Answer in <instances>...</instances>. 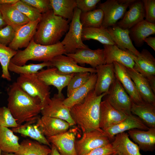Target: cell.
I'll return each mask as SVG.
<instances>
[{"mask_svg":"<svg viewBox=\"0 0 155 155\" xmlns=\"http://www.w3.org/2000/svg\"><path fill=\"white\" fill-rule=\"evenodd\" d=\"M7 107L19 125L38 115L43 107L39 98L33 97L14 82L7 89Z\"/></svg>","mask_w":155,"mask_h":155,"instance_id":"6da1fadb","label":"cell"},{"mask_svg":"<svg viewBox=\"0 0 155 155\" xmlns=\"http://www.w3.org/2000/svg\"><path fill=\"white\" fill-rule=\"evenodd\" d=\"M94 90L82 102L70 108L72 119L83 133L95 130H103L99 127L100 105L102 98L107 94L97 95Z\"/></svg>","mask_w":155,"mask_h":155,"instance_id":"7a4b0ae2","label":"cell"},{"mask_svg":"<svg viewBox=\"0 0 155 155\" xmlns=\"http://www.w3.org/2000/svg\"><path fill=\"white\" fill-rule=\"evenodd\" d=\"M68 20L55 15L52 9L42 14L33 37L36 43L50 45L60 42L67 32Z\"/></svg>","mask_w":155,"mask_h":155,"instance_id":"3957f363","label":"cell"},{"mask_svg":"<svg viewBox=\"0 0 155 155\" xmlns=\"http://www.w3.org/2000/svg\"><path fill=\"white\" fill-rule=\"evenodd\" d=\"M33 38L26 48L17 51L11 60V62L18 66H22L29 60L51 62L56 57L66 54L61 42L52 45H45L36 43Z\"/></svg>","mask_w":155,"mask_h":155,"instance_id":"277c9868","label":"cell"},{"mask_svg":"<svg viewBox=\"0 0 155 155\" xmlns=\"http://www.w3.org/2000/svg\"><path fill=\"white\" fill-rule=\"evenodd\" d=\"M81 13L79 9L77 7L75 8L68 30L61 42L66 54L73 53L79 49L88 47L83 43L82 39L83 26L80 19Z\"/></svg>","mask_w":155,"mask_h":155,"instance_id":"5b68a950","label":"cell"},{"mask_svg":"<svg viewBox=\"0 0 155 155\" xmlns=\"http://www.w3.org/2000/svg\"><path fill=\"white\" fill-rule=\"evenodd\" d=\"M135 0H107L100 4L104 17L101 27L104 28L115 25L123 16L127 9Z\"/></svg>","mask_w":155,"mask_h":155,"instance_id":"8992f818","label":"cell"},{"mask_svg":"<svg viewBox=\"0 0 155 155\" xmlns=\"http://www.w3.org/2000/svg\"><path fill=\"white\" fill-rule=\"evenodd\" d=\"M16 82L31 96L39 98L43 104L50 98V86L40 79L36 74H20Z\"/></svg>","mask_w":155,"mask_h":155,"instance_id":"52a82bcc","label":"cell"},{"mask_svg":"<svg viewBox=\"0 0 155 155\" xmlns=\"http://www.w3.org/2000/svg\"><path fill=\"white\" fill-rule=\"evenodd\" d=\"M65 97L63 94L59 96L55 94L43 104L40 113L42 116L59 119L67 122L71 126L75 123L72 119L70 108L63 103Z\"/></svg>","mask_w":155,"mask_h":155,"instance_id":"ba28073f","label":"cell"},{"mask_svg":"<svg viewBox=\"0 0 155 155\" xmlns=\"http://www.w3.org/2000/svg\"><path fill=\"white\" fill-rule=\"evenodd\" d=\"M131 53L135 63L133 69L141 74L148 80L155 93L154 57L146 49H143L137 56L135 55L131 52Z\"/></svg>","mask_w":155,"mask_h":155,"instance_id":"9c48e42d","label":"cell"},{"mask_svg":"<svg viewBox=\"0 0 155 155\" xmlns=\"http://www.w3.org/2000/svg\"><path fill=\"white\" fill-rule=\"evenodd\" d=\"M103 130H94L83 133L80 139L75 141L77 155H84L96 148L110 143Z\"/></svg>","mask_w":155,"mask_h":155,"instance_id":"30bf717a","label":"cell"},{"mask_svg":"<svg viewBox=\"0 0 155 155\" xmlns=\"http://www.w3.org/2000/svg\"><path fill=\"white\" fill-rule=\"evenodd\" d=\"M106 96V99L115 109L127 115L131 114V108L132 101L116 78Z\"/></svg>","mask_w":155,"mask_h":155,"instance_id":"8fae6325","label":"cell"},{"mask_svg":"<svg viewBox=\"0 0 155 155\" xmlns=\"http://www.w3.org/2000/svg\"><path fill=\"white\" fill-rule=\"evenodd\" d=\"M74 74L61 73L55 67H48L45 69H43L36 74L38 77L46 85L49 86L52 85L55 87L58 90V94L60 96L63 95V89L67 86Z\"/></svg>","mask_w":155,"mask_h":155,"instance_id":"7c38bea8","label":"cell"},{"mask_svg":"<svg viewBox=\"0 0 155 155\" xmlns=\"http://www.w3.org/2000/svg\"><path fill=\"white\" fill-rule=\"evenodd\" d=\"M77 128H73L64 133L46 138L55 146L61 155H77L75 147Z\"/></svg>","mask_w":155,"mask_h":155,"instance_id":"4fadbf2b","label":"cell"},{"mask_svg":"<svg viewBox=\"0 0 155 155\" xmlns=\"http://www.w3.org/2000/svg\"><path fill=\"white\" fill-rule=\"evenodd\" d=\"M65 55L71 57L77 64H89L93 68L105 64L103 49L92 50L88 47L79 49L73 53Z\"/></svg>","mask_w":155,"mask_h":155,"instance_id":"5bb4252c","label":"cell"},{"mask_svg":"<svg viewBox=\"0 0 155 155\" xmlns=\"http://www.w3.org/2000/svg\"><path fill=\"white\" fill-rule=\"evenodd\" d=\"M128 115L115 109L105 99L100 103L99 127L102 130L109 128L124 119Z\"/></svg>","mask_w":155,"mask_h":155,"instance_id":"9a60e30c","label":"cell"},{"mask_svg":"<svg viewBox=\"0 0 155 155\" xmlns=\"http://www.w3.org/2000/svg\"><path fill=\"white\" fill-rule=\"evenodd\" d=\"M97 78L94 91L97 95L107 94L116 78L113 63L105 64L96 68Z\"/></svg>","mask_w":155,"mask_h":155,"instance_id":"2e32d148","label":"cell"},{"mask_svg":"<svg viewBox=\"0 0 155 155\" xmlns=\"http://www.w3.org/2000/svg\"><path fill=\"white\" fill-rule=\"evenodd\" d=\"M40 118L38 115L32 118L24 124L13 128L12 131L20 134L23 137H29L42 144L51 147V145L43 135L39 124Z\"/></svg>","mask_w":155,"mask_h":155,"instance_id":"e0dca14e","label":"cell"},{"mask_svg":"<svg viewBox=\"0 0 155 155\" xmlns=\"http://www.w3.org/2000/svg\"><path fill=\"white\" fill-rule=\"evenodd\" d=\"M113 63L116 78L121 83L132 102L137 104L143 102L144 101L134 83L129 75L126 67L117 62Z\"/></svg>","mask_w":155,"mask_h":155,"instance_id":"ac0fdd59","label":"cell"},{"mask_svg":"<svg viewBox=\"0 0 155 155\" xmlns=\"http://www.w3.org/2000/svg\"><path fill=\"white\" fill-rule=\"evenodd\" d=\"M40 20L30 22L16 30L14 38L8 46L16 51L26 48L33 38Z\"/></svg>","mask_w":155,"mask_h":155,"instance_id":"d6986e66","label":"cell"},{"mask_svg":"<svg viewBox=\"0 0 155 155\" xmlns=\"http://www.w3.org/2000/svg\"><path fill=\"white\" fill-rule=\"evenodd\" d=\"M121 20L115 25L123 29H129L136 24L144 20L145 12L143 2L135 0L129 6Z\"/></svg>","mask_w":155,"mask_h":155,"instance_id":"ffe728a7","label":"cell"},{"mask_svg":"<svg viewBox=\"0 0 155 155\" xmlns=\"http://www.w3.org/2000/svg\"><path fill=\"white\" fill-rule=\"evenodd\" d=\"M134 129L146 130L149 128L138 117L131 113L118 123L102 130L109 139H113L117 134Z\"/></svg>","mask_w":155,"mask_h":155,"instance_id":"44dd1931","label":"cell"},{"mask_svg":"<svg viewBox=\"0 0 155 155\" xmlns=\"http://www.w3.org/2000/svg\"><path fill=\"white\" fill-rule=\"evenodd\" d=\"M105 64L117 62L126 67L133 69L135 64L131 52L122 50L115 45H103Z\"/></svg>","mask_w":155,"mask_h":155,"instance_id":"7402d4cb","label":"cell"},{"mask_svg":"<svg viewBox=\"0 0 155 155\" xmlns=\"http://www.w3.org/2000/svg\"><path fill=\"white\" fill-rule=\"evenodd\" d=\"M53 67H55L61 73L69 74L82 72L96 73V68L80 66L71 57L63 55L55 57L51 61Z\"/></svg>","mask_w":155,"mask_h":155,"instance_id":"603a6c76","label":"cell"},{"mask_svg":"<svg viewBox=\"0 0 155 155\" xmlns=\"http://www.w3.org/2000/svg\"><path fill=\"white\" fill-rule=\"evenodd\" d=\"M130 137L144 152H153L155 149V128L146 130L134 129L128 131Z\"/></svg>","mask_w":155,"mask_h":155,"instance_id":"cb8c5ba5","label":"cell"},{"mask_svg":"<svg viewBox=\"0 0 155 155\" xmlns=\"http://www.w3.org/2000/svg\"><path fill=\"white\" fill-rule=\"evenodd\" d=\"M110 36L115 45L120 49L128 50L137 56L140 54L133 45L129 36V30L123 29L115 25L107 28Z\"/></svg>","mask_w":155,"mask_h":155,"instance_id":"d4e9b609","label":"cell"},{"mask_svg":"<svg viewBox=\"0 0 155 155\" xmlns=\"http://www.w3.org/2000/svg\"><path fill=\"white\" fill-rule=\"evenodd\" d=\"M127 71L134 83L143 100L155 106V93L148 80L133 69L126 67Z\"/></svg>","mask_w":155,"mask_h":155,"instance_id":"484cf974","label":"cell"},{"mask_svg":"<svg viewBox=\"0 0 155 155\" xmlns=\"http://www.w3.org/2000/svg\"><path fill=\"white\" fill-rule=\"evenodd\" d=\"M38 122L42 131L46 137L64 133L71 126L64 120L46 116L40 117Z\"/></svg>","mask_w":155,"mask_h":155,"instance_id":"4316f807","label":"cell"},{"mask_svg":"<svg viewBox=\"0 0 155 155\" xmlns=\"http://www.w3.org/2000/svg\"><path fill=\"white\" fill-rule=\"evenodd\" d=\"M111 144L118 155H142L138 146L130 140L127 133L117 134Z\"/></svg>","mask_w":155,"mask_h":155,"instance_id":"83f0119b","label":"cell"},{"mask_svg":"<svg viewBox=\"0 0 155 155\" xmlns=\"http://www.w3.org/2000/svg\"><path fill=\"white\" fill-rule=\"evenodd\" d=\"M0 11L7 25L15 31L30 22L13 5L0 4Z\"/></svg>","mask_w":155,"mask_h":155,"instance_id":"f1b7e54d","label":"cell"},{"mask_svg":"<svg viewBox=\"0 0 155 155\" xmlns=\"http://www.w3.org/2000/svg\"><path fill=\"white\" fill-rule=\"evenodd\" d=\"M129 31L132 41L136 46L141 47L144 45L145 38L155 34V24L148 22L144 19L130 28Z\"/></svg>","mask_w":155,"mask_h":155,"instance_id":"f546056e","label":"cell"},{"mask_svg":"<svg viewBox=\"0 0 155 155\" xmlns=\"http://www.w3.org/2000/svg\"><path fill=\"white\" fill-rule=\"evenodd\" d=\"M97 78L96 73H91L88 81L73 94L63 100L64 104L69 108L82 102L88 94L94 89Z\"/></svg>","mask_w":155,"mask_h":155,"instance_id":"4dcf8cb0","label":"cell"},{"mask_svg":"<svg viewBox=\"0 0 155 155\" xmlns=\"http://www.w3.org/2000/svg\"><path fill=\"white\" fill-rule=\"evenodd\" d=\"M131 112L138 117L149 128H155V106L144 102L132 103Z\"/></svg>","mask_w":155,"mask_h":155,"instance_id":"1f68e13d","label":"cell"},{"mask_svg":"<svg viewBox=\"0 0 155 155\" xmlns=\"http://www.w3.org/2000/svg\"><path fill=\"white\" fill-rule=\"evenodd\" d=\"M51 151L48 146L27 139L20 144L18 151L14 154L16 155H48Z\"/></svg>","mask_w":155,"mask_h":155,"instance_id":"d6a6232c","label":"cell"},{"mask_svg":"<svg viewBox=\"0 0 155 155\" xmlns=\"http://www.w3.org/2000/svg\"><path fill=\"white\" fill-rule=\"evenodd\" d=\"M53 13L55 16L60 17L70 22L76 8V0H50Z\"/></svg>","mask_w":155,"mask_h":155,"instance_id":"836d02e7","label":"cell"},{"mask_svg":"<svg viewBox=\"0 0 155 155\" xmlns=\"http://www.w3.org/2000/svg\"><path fill=\"white\" fill-rule=\"evenodd\" d=\"M8 127L0 126V149L2 152L16 153L20 146L19 137Z\"/></svg>","mask_w":155,"mask_h":155,"instance_id":"e575fe53","label":"cell"},{"mask_svg":"<svg viewBox=\"0 0 155 155\" xmlns=\"http://www.w3.org/2000/svg\"><path fill=\"white\" fill-rule=\"evenodd\" d=\"M82 41L92 39L98 41L103 45H115L107 28L101 26L83 27L82 31Z\"/></svg>","mask_w":155,"mask_h":155,"instance_id":"d590c367","label":"cell"},{"mask_svg":"<svg viewBox=\"0 0 155 155\" xmlns=\"http://www.w3.org/2000/svg\"><path fill=\"white\" fill-rule=\"evenodd\" d=\"M103 17L102 11L98 8L86 12H81L80 19L83 27H99L101 26Z\"/></svg>","mask_w":155,"mask_h":155,"instance_id":"8d00e7d4","label":"cell"},{"mask_svg":"<svg viewBox=\"0 0 155 155\" xmlns=\"http://www.w3.org/2000/svg\"><path fill=\"white\" fill-rule=\"evenodd\" d=\"M45 67H53L51 62H44L38 64L30 63L18 66L10 62L8 69L9 71L19 74H36Z\"/></svg>","mask_w":155,"mask_h":155,"instance_id":"74e56055","label":"cell"},{"mask_svg":"<svg viewBox=\"0 0 155 155\" xmlns=\"http://www.w3.org/2000/svg\"><path fill=\"white\" fill-rule=\"evenodd\" d=\"M17 52L9 46L0 44V63L2 69L1 77L9 81L11 77L8 70V66L11 59Z\"/></svg>","mask_w":155,"mask_h":155,"instance_id":"f35d334b","label":"cell"},{"mask_svg":"<svg viewBox=\"0 0 155 155\" xmlns=\"http://www.w3.org/2000/svg\"><path fill=\"white\" fill-rule=\"evenodd\" d=\"M90 73L82 72L75 73L67 86V95L69 97L83 85L88 80Z\"/></svg>","mask_w":155,"mask_h":155,"instance_id":"ab89813d","label":"cell"},{"mask_svg":"<svg viewBox=\"0 0 155 155\" xmlns=\"http://www.w3.org/2000/svg\"><path fill=\"white\" fill-rule=\"evenodd\" d=\"M13 5L30 21H36L41 17L42 14L37 10L22 0H19Z\"/></svg>","mask_w":155,"mask_h":155,"instance_id":"60d3db41","label":"cell"},{"mask_svg":"<svg viewBox=\"0 0 155 155\" xmlns=\"http://www.w3.org/2000/svg\"><path fill=\"white\" fill-rule=\"evenodd\" d=\"M19 125L7 107H0V126L13 128Z\"/></svg>","mask_w":155,"mask_h":155,"instance_id":"b9f144b4","label":"cell"},{"mask_svg":"<svg viewBox=\"0 0 155 155\" xmlns=\"http://www.w3.org/2000/svg\"><path fill=\"white\" fill-rule=\"evenodd\" d=\"M15 31L10 26L7 25L0 29V44L8 46L14 37Z\"/></svg>","mask_w":155,"mask_h":155,"instance_id":"7bdbcfd3","label":"cell"},{"mask_svg":"<svg viewBox=\"0 0 155 155\" xmlns=\"http://www.w3.org/2000/svg\"><path fill=\"white\" fill-rule=\"evenodd\" d=\"M145 12V19L149 23L155 24V0H142Z\"/></svg>","mask_w":155,"mask_h":155,"instance_id":"ee69618b","label":"cell"},{"mask_svg":"<svg viewBox=\"0 0 155 155\" xmlns=\"http://www.w3.org/2000/svg\"><path fill=\"white\" fill-rule=\"evenodd\" d=\"M37 10L41 14H43L52 9L50 0H22Z\"/></svg>","mask_w":155,"mask_h":155,"instance_id":"f6af8a7d","label":"cell"},{"mask_svg":"<svg viewBox=\"0 0 155 155\" xmlns=\"http://www.w3.org/2000/svg\"><path fill=\"white\" fill-rule=\"evenodd\" d=\"M77 8L82 13L86 12L95 9L100 0H76Z\"/></svg>","mask_w":155,"mask_h":155,"instance_id":"bcb514c9","label":"cell"},{"mask_svg":"<svg viewBox=\"0 0 155 155\" xmlns=\"http://www.w3.org/2000/svg\"><path fill=\"white\" fill-rule=\"evenodd\" d=\"M116 153L111 143L95 148L84 155H111Z\"/></svg>","mask_w":155,"mask_h":155,"instance_id":"7dc6e473","label":"cell"},{"mask_svg":"<svg viewBox=\"0 0 155 155\" xmlns=\"http://www.w3.org/2000/svg\"><path fill=\"white\" fill-rule=\"evenodd\" d=\"M144 42L147 43L153 50L155 51V37L148 36L144 40Z\"/></svg>","mask_w":155,"mask_h":155,"instance_id":"c3c4849f","label":"cell"},{"mask_svg":"<svg viewBox=\"0 0 155 155\" xmlns=\"http://www.w3.org/2000/svg\"><path fill=\"white\" fill-rule=\"evenodd\" d=\"M19 0H0V4L13 5L17 3Z\"/></svg>","mask_w":155,"mask_h":155,"instance_id":"681fc988","label":"cell"},{"mask_svg":"<svg viewBox=\"0 0 155 155\" xmlns=\"http://www.w3.org/2000/svg\"><path fill=\"white\" fill-rule=\"evenodd\" d=\"M51 152L48 155H61L55 146L53 144H51Z\"/></svg>","mask_w":155,"mask_h":155,"instance_id":"f907efd6","label":"cell"},{"mask_svg":"<svg viewBox=\"0 0 155 155\" xmlns=\"http://www.w3.org/2000/svg\"><path fill=\"white\" fill-rule=\"evenodd\" d=\"M7 25L0 11V29L2 28Z\"/></svg>","mask_w":155,"mask_h":155,"instance_id":"816d5d0a","label":"cell"},{"mask_svg":"<svg viewBox=\"0 0 155 155\" xmlns=\"http://www.w3.org/2000/svg\"><path fill=\"white\" fill-rule=\"evenodd\" d=\"M1 155H16L14 153H8L4 152H2Z\"/></svg>","mask_w":155,"mask_h":155,"instance_id":"f5cc1de1","label":"cell"},{"mask_svg":"<svg viewBox=\"0 0 155 155\" xmlns=\"http://www.w3.org/2000/svg\"><path fill=\"white\" fill-rule=\"evenodd\" d=\"M111 155H118L117 153H115Z\"/></svg>","mask_w":155,"mask_h":155,"instance_id":"db71d44e","label":"cell"},{"mask_svg":"<svg viewBox=\"0 0 155 155\" xmlns=\"http://www.w3.org/2000/svg\"><path fill=\"white\" fill-rule=\"evenodd\" d=\"M2 151L0 149V155H1Z\"/></svg>","mask_w":155,"mask_h":155,"instance_id":"11a10c76","label":"cell"}]
</instances>
